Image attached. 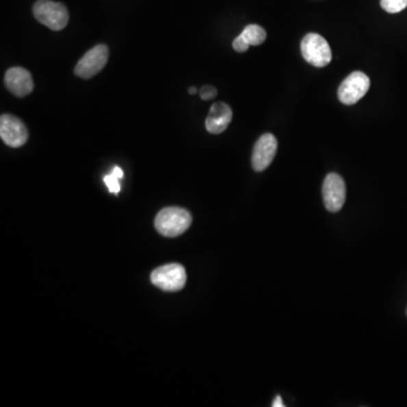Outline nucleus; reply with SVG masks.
Here are the masks:
<instances>
[{
  "label": "nucleus",
  "mask_w": 407,
  "mask_h": 407,
  "mask_svg": "<svg viewBox=\"0 0 407 407\" xmlns=\"http://www.w3.org/2000/svg\"><path fill=\"white\" fill-rule=\"evenodd\" d=\"M193 222L188 210L180 207H166L156 217V229L162 236L175 238L186 232Z\"/></svg>",
  "instance_id": "f257e3e1"
},
{
  "label": "nucleus",
  "mask_w": 407,
  "mask_h": 407,
  "mask_svg": "<svg viewBox=\"0 0 407 407\" xmlns=\"http://www.w3.org/2000/svg\"><path fill=\"white\" fill-rule=\"evenodd\" d=\"M36 20L52 31H62L67 26L69 14L62 3L51 0H38L33 6Z\"/></svg>",
  "instance_id": "f03ea898"
},
{
  "label": "nucleus",
  "mask_w": 407,
  "mask_h": 407,
  "mask_svg": "<svg viewBox=\"0 0 407 407\" xmlns=\"http://www.w3.org/2000/svg\"><path fill=\"white\" fill-rule=\"evenodd\" d=\"M301 53L304 60L314 67H326L333 58L326 39L317 33H308L301 41Z\"/></svg>",
  "instance_id": "7ed1b4c3"
},
{
  "label": "nucleus",
  "mask_w": 407,
  "mask_h": 407,
  "mask_svg": "<svg viewBox=\"0 0 407 407\" xmlns=\"http://www.w3.org/2000/svg\"><path fill=\"white\" fill-rule=\"evenodd\" d=\"M151 281L153 285L163 291H180L187 282V273L179 264H169L154 269L151 275Z\"/></svg>",
  "instance_id": "20e7f679"
},
{
  "label": "nucleus",
  "mask_w": 407,
  "mask_h": 407,
  "mask_svg": "<svg viewBox=\"0 0 407 407\" xmlns=\"http://www.w3.org/2000/svg\"><path fill=\"white\" fill-rule=\"evenodd\" d=\"M370 88V78L362 71H354L343 81L338 88V99L345 106L359 102Z\"/></svg>",
  "instance_id": "39448f33"
},
{
  "label": "nucleus",
  "mask_w": 407,
  "mask_h": 407,
  "mask_svg": "<svg viewBox=\"0 0 407 407\" xmlns=\"http://www.w3.org/2000/svg\"><path fill=\"white\" fill-rule=\"evenodd\" d=\"M108 59H109V49L107 45H95L77 62V65L75 67V75L84 79L94 77L106 67Z\"/></svg>",
  "instance_id": "423d86ee"
},
{
  "label": "nucleus",
  "mask_w": 407,
  "mask_h": 407,
  "mask_svg": "<svg viewBox=\"0 0 407 407\" xmlns=\"http://www.w3.org/2000/svg\"><path fill=\"white\" fill-rule=\"evenodd\" d=\"M323 198L327 210L337 213L342 210L346 199V186L337 173L327 175L323 184Z\"/></svg>",
  "instance_id": "0eeeda50"
},
{
  "label": "nucleus",
  "mask_w": 407,
  "mask_h": 407,
  "mask_svg": "<svg viewBox=\"0 0 407 407\" xmlns=\"http://www.w3.org/2000/svg\"><path fill=\"white\" fill-rule=\"evenodd\" d=\"M0 137L6 145L17 149L27 142L29 133L22 120L12 114H3L0 118Z\"/></svg>",
  "instance_id": "6e6552de"
},
{
  "label": "nucleus",
  "mask_w": 407,
  "mask_h": 407,
  "mask_svg": "<svg viewBox=\"0 0 407 407\" xmlns=\"http://www.w3.org/2000/svg\"><path fill=\"white\" fill-rule=\"evenodd\" d=\"M278 139L273 134H264L256 142L251 158L255 171L262 172L269 168L278 152Z\"/></svg>",
  "instance_id": "1a4fd4ad"
},
{
  "label": "nucleus",
  "mask_w": 407,
  "mask_h": 407,
  "mask_svg": "<svg viewBox=\"0 0 407 407\" xmlns=\"http://www.w3.org/2000/svg\"><path fill=\"white\" fill-rule=\"evenodd\" d=\"M5 84L10 93L18 97L29 95L34 88L32 75L22 67L10 68L5 75Z\"/></svg>",
  "instance_id": "9d476101"
},
{
  "label": "nucleus",
  "mask_w": 407,
  "mask_h": 407,
  "mask_svg": "<svg viewBox=\"0 0 407 407\" xmlns=\"http://www.w3.org/2000/svg\"><path fill=\"white\" fill-rule=\"evenodd\" d=\"M232 109L224 103V102H217L210 107V113L206 118V130L208 133L219 135L225 132L232 121Z\"/></svg>",
  "instance_id": "9b49d317"
},
{
  "label": "nucleus",
  "mask_w": 407,
  "mask_h": 407,
  "mask_svg": "<svg viewBox=\"0 0 407 407\" xmlns=\"http://www.w3.org/2000/svg\"><path fill=\"white\" fill-rule=\"evenodd\" d=\"M241 36L245 38L247 42L250 45H260L262 43L265 42L266 34L265 29H262V26L256 25V24H251L245 27Z\"/></svg>",
  "instance_id": "f8f14e48"
},
{
  "label": "nucleus",
  "mask_w": 407,
  "mask_h": 407,
  "mask_svg": "<svg viewBox=\"0 0 407 407\" xmlns=\"http://www.w3.org/2000/svg\"><path fill=\"white\" fill-rule=\"evenodd\" d=\"M380 5L387 13L396 14L406 8L407 0H380Z\"/></svg>",
  "instance_id": "ddd939ff"
},
{
  "label": "nucleus",
  "mask_w": 407,
  "mask_h": 407,
  "mask_svg": "<svg viewBox=\"0 0 407 407\" xmlns=\"http://www.w3.org/2000/svg\"><path fill=\"white\" fill-rule=\"evenodd\" d=\"M120 179L116 175H113L111 172L110 175H106L103 178L104 184H107L108 189L110 191L111 194L118 195L120 193L119 184Z\"/></svg>",
  "instance_id": "4468645a"
},
{
  "label": "nucleus",
  "mask_w": 407,
  "mask_h": 407,
  "mask_svg": "<svg viewBox=\"0 0 407 407\" xmlns=\"http://www.w3.org/2000/svg\"><path fill=\"white\" fill-rule=\"evenodd\" d=\"M199 95H201V100H213L214 97H217V90L212 85H204L203 88L199 90Z\"/></svg>",
  "instance_id": "2eb2a0df"
},
{
  "label": "nucleus",
  "mask_w": 407,
  "mask_h": 407,
  "mask_svg": "<svg viewBox=\"0 0 407 407\" xmlns=\"http://www.w3.org/2000/svg\"><path fill=\"white\" fill-rule=\"evenodd\" d=\"M249 47H250V45L247 42L246 40H245V38H243L241 34H240L239 36H236L234 41H233V49H234L236 52H246L247 50H248Z\"/></svg>",
  "instance_id": "dca6fc26"
},
{
  "label": "nucleus",
  "mask_w": 407,
  "mask_h": 407,
  "mask_svg": "<svg viewBox=\"0 0 407 407\" xmlns=\"http://www.w3.org/2000/svg\"><path fill=\"white\" fill-rule=\"evenodd\" d=\"M273 407H284L285 404L282 401V397L280 395H278L276 397H275L274 402H273V404H271Z\"/></svg>",
  "instance_id": "f3484780"
},
{
  "label": "nucleus",
  "mask_w": 407,
  "mask_h": 407,
  "mask_svg": "<svg viewBox=\"0 0 407 407\" xmlns=\"http://www.w3.org/2000/svg\"><path fill=\"white\" fill-rule=\"evenodd\" d=\"M112 173L113 175H116V177H118V178L119 179L123 178V170H121V169L119 168V166H114V168H113L112 170Z\"/></svg>",
  "instance_id": "a211bd4d"
},
{
  "label": "nucleus",
  "mask_w": 407,
  "mask_h": 407,
  "mask_svg": "<svg viewBox=\"0 0 407 407\" xmlns=\"http://www.w3.org/2000/svg\"><path fill=\"white\" fill-rule=\"evenodd\" d=\"M188 92H189V94H191V95H194V94L197 93L198 90L197 88H194V86H193V88H189V90H188Z\"/></svg>",
  "instance_id": "6ab92c4d"
},
{
  "label": "nucleus",
  "mask_w": 407,
  "mask_h": 407,
  "mask_svg": "<svg viewBox=\"0 0 407 407\" xmlns=\"http://www.w3.org/2000/svg\"><path fill=\"white\" fill-rule=\"evenodd\" d=\"M406 314H407V310H406Z\"/></svg>",
  "instance_id": "aec40b11"
}]
</instances>
